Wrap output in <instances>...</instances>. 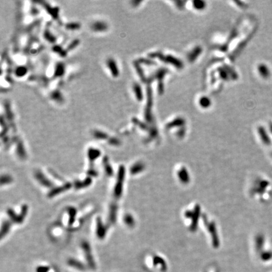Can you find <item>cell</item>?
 <instances>
[{
  "instance_id": "1",
  "label": "cell",
  "mask_w": 272,
  "mask_h": 272,
  "mask_svg": "<svg viewBox=\"0 0 272 272\" xmlns=\"http://www.w3.org/2000/svg\"><path fill=\"white\" fill-rule=\"evenodd\" d=\"M68 264L70 266H72V267H74L75 268H76L77 270H83L84 269V266H83V265L82 264V263H80V262L75 260H72V259L71 260V259H70L68 261Z\"/></svg>"
},
{
  "instance_id": "2",
  "label": "cell",
  "mask_w": 272,
  "mask_h": 272,
  "mask_svg": "<svg viewBox=\"0 0 272 272\" xmlns=\"http://www.w3.org/2000/svg\"><path fill=\"white\" fill-rule=\"evenodd\" d=\"M49 268L46 267H40L37 269V272H47Z\"/></svg>"
}]
</instances>
